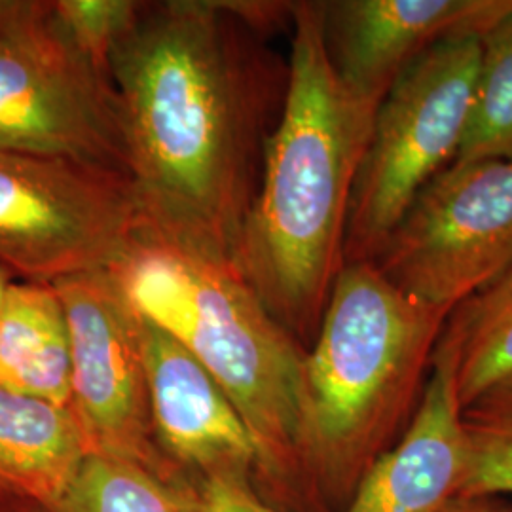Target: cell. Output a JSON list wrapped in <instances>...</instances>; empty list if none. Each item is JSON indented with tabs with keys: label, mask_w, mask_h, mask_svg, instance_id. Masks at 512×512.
Wrapping results in <instances>:
<instances>
[{
	"label": "cell",
	"mask_w": 512,
	"mask_h": 512,
	"mask_svg": "<svg viewBox=\"0 0 512 512\" xmlns=\"http://www.w3.org/2000/svg\"><path fill=\"white\" fill-rule=\"evenodd\" d=\"M256 35L236 2H145L109 61L145 226L232 262L289 76Z\"/></svg>",
	"instance_id": "6da1fadb"
},
{
	"label": "cell",
	"mask_w": 512,
	"mask_h": 512,
	"mask_svg": "<svg viewBox=\"0 0 512 512\" xmlns=\"http://www.w3.org/2000/svg\"><path fill=\"white\" fill-rule=\"evenodd\" d=\"M291 27L285 99L234 264L275 321L308 349L346 266L349 207L380 103L338 78L321 2H294Z\"/></svg>",
	"instance_id": "7a4b0ae2"
},
{
	"label": "cell",
	"mask_w": 512,
	"mask_h": 512,
	"mask_svg": "<svg viewBox=\"0 0 512 512\" xmlns=\"http://www.w3.org/2000/svg\"><path fill=\"white\" fill-rule=\"evenodd\" d=\"M448 315L404 296L374 262L342 268L302 363L296 499L346 507L414 418Z\"/></svg>",
	"instance_id": "3957f363"
},
{
	"label": "cell",
	"mask_w": 512,
	"mask_h": 512,
	"mask_svg": "<svg viewBox=\"0 0 512 512\" xmlns=\"http://www.w3.org/2000/svg\"><path fill=\"white\" fill-rule=\"evenodd\" d=\"M109 272L131 308L175 338L236 406L258 450L256 478L296 501L294 440L306 349L232 260L186 249L147 226Z\"/></svg>",
	"instance_id": "277c9868"
},
{
	"label": "cell",
	"mask_w": 512,
	"mask_h": 512,
	"mask_svg": "<svg viewBox=\"0 0 512 512\" xmlns=\"http://www.w3.org/2000/svg\"><path fill=\"white\" fill-rule=\"evenodd\" d=\"M478 57L480 38L446 40L385 93L351 198L346 264L374 262L421 190L458 158Z\"/></svg>",
	"instance_id": "5b68a950"
},
{
	"label": "cell",
	"mask_w": 512,
	"mask_h": 512,
	"mask_svg": "<svg viewBox=\"0 0 512 512\" xmlns=\"http://www.w3.org/2000/svg\"><path fill=\"white\" fill-rule=\"evenodd\" d=\"M0 147L126 173L110 74L65 35L54 2L0 0Z\"/></svg>",
	"instance_id": "8992f818"
},
{
	"label": "cell",
	"mask_w": 512,
	"mask_h": 512,
	"mask_svg": "<svg viewBox=\"0 0 512 512\" xmlns=\"http://www.w3.org/2000/svg\"><path fill=\"white\" fill-rule=\"evenodd\" d=\"M143 228L126 173L0 147V268L14 279L109 270Z\"/></svg>",
	"instance_id": "52a82bcc"
},
{
	"label": "cell",
	"mask_w": 512,
	"mask_h": 512,
	"mask_svg": "<svg viewBox=\"0 0 512 512\" xmlns=\"http://www.w3.org/2000/svg\"><path fill=\"white\" fill-rule=\"evenodd\" d=\"M511 260L512 160H480L427 184L374 264L404 296L452 311Z\"/></svg>",
	"instance_id": "ba28073f"
},
{
	"label": "cell",
	"mask_w": 512,
	"mask_h": 512,
	"mask_svg": "<svg viewBox=\"0 0 512 512\" xmlns=\"http://www.w3.org/2000/svg\"><path fill=\"white\" fill-rule=\"evenodd\" d=\"M54 285L69 325V410L90 454L171 469L154 439L137 311L109 270Z\"/></svg>",
	"instance_id": "9c48e42d"
},
{
	"label": "cell",
	"mask_w": 512,
	"mask_h": 512,
	"mask_svg": "<svg viewBox=\"0 0 512 512\" xmlns=\"http://www.w3.org/2000/svg\"><path fill=\"white\" fill-rule=\"evenodd\" d=\"M321 14L338 78L380 103L421 55L452 38L484 37L512 14V0H330Z\"/></svg>",
	"instance_id": "30bf717a"
},
{
	"label": "cell",
	"mask_w": 512,
	"mask_h": 512,
	"mask_svg": "<svg viewBox=\"0 0 512 512\" xmlns=\"http://www.w3.org/2000/svg\"><path fill=\"white\" fill-rule=\"evenodd\" d=\"M139 315V313H137ZM154 439L162 454L205 478L253 480L255 440L215 378L167 332L139 315Z\"/></svg>",
	"instance_id": "8fae6325"
},
{
	"label": "cell",
	"mask_w": 512,
	"mask_h": 512,
	"mask_svg": "<svg viewBox=\"0 0 512 512\" xmlns=\"http://www.w3.org/2000/svg\"><path fill=\"white\" fill-rule=\"evenodd\" d=\"M463 410L450 365L433 355L429 380L403 437L366 473L340 512H440L458 495Z\"/></svg>",
	"instance_id": "7c38bea8"
},
{
	"label": "cell",
	"mask_w": 512,
	"mask_h": 512,
	"mask_svg": "<svg viewBox=\"0 0 512 512\" xmlns=\"http://www.w3.org/2000/svg\"><path fill=\"white\" fill-rule=\"evenodd\" d=\"M88 456L69 406L0 385V495L50 511Z\"/></svg>",
	"instance_id": "4fadbf2b"
},
{
	"label": "cell",
	"mask_w": 512,
	"mask_h": 512,
	"mask_svg": "<svg viewBox=\"0 0 512 512\" xmlns=\"http://www.w3.org/2000/svg\"><path fill=\"white\" fill-rule=\"evenodd\" d=\"M0 385L69 406V325L54 283H8L0 304Z\"/></svg>",
	"instance_id": "5bb4252c"
},
{
	"label": "cell",
	"mask_w": 512,
	"mask_h": 512,
	"mask_svg": "<svg viewBox=\"0 0 512 512\" xmlns=\"http://www.w3.org/2000/svg\"><path fill=\"white\" fill-rule=\"evenodd\" d=\"M435 355L452 368L461 410L494 385L511 380L512 260L450 311Z\"/></svg>",
	"instance_id": "9a60e30c"
},
{
	"label": "cell",
	"mask_w": 512,
	"mask_h": 512,
	"mask_svg": "<svg viewBox=\"0 0 512 512\" xmlns=\"http://www.w3.org/2000/svg\"><path fill=\"white\" fill-rule=\"evenodd\" d=\"M35 511L203 512V505L200 492L173 469L90 454L61 501L50 511Z\"/></svg>",
	"instance_id": "2e32d148"
},
{
	"label": "cell",
	"mask_w": 512,
	"mask_h": 512,
	"mask_svg": "<svg viewBox=\"0 0 512 512\" xmlns=\"http://www.w3.org/2000/svg\"><path fill=\"white\" fill-rule=\"evenodd\" d=\"M512 160V14L480 38L471 118L454 164Z\"/></svg>",
	"instance_id": "e0dca14e"
},
{
	"label": "cell",
	"mask_w": 512,
	"mask_h": 512,
	"mask_svg": "<svg viewBox=\"0 0 512 512\" xmlns=\"http://www.w3.org/2000/svg\"><path fill=\"white\" fill-rule=\"evenodd\" d=\"M461 423L465 458L458 495H512V378L469 404Z\"/></svg>",
	"instance_id": "ac0fdd59"
},
{
	"label": "cell",
	"mask_w": 512,
	"mask_h": 512,
	"mask_svg": "<svg viewBox=\"0 0 512 512\" xmlns=\"http://www.w3.org/2000/svg\"><path fill=\"white\" fill-rule=\"evenodd\" d=\"M145 2L135 0H54L57 23L95 67L109 73L112 52L126 38Z\"/></svg>",
	"instance_id": "d6986e66"
},
{
	"label": "cell",
	"mask_w": 512,
	"mask_h": 512,
	"mask_svg": "<svg viewBox=\"0 0 512 512\" xmlns=\"http://www.w3.org/2000/svg\"><path fill=\"white\" fill-rule=\"evenodd\" d=\"M198 492L203 512H285L258 497L253 482L243 478H205Z\"/></svg>",
	"instance_id": "ffe728a7"
},
{
	"label": "cell",
	"mask_w": 512,
	"mask_h": 512,
	"mask_svg": "<svg viewBox=\"0 0 512 512\" xmlns=\"http://www.w3.org/2000/svg\"><path fill=\"white\" fill-rule=\"evenodd\" d=\"M440 512H512V503L505 497L478 495V497H461L456 495Z\"/></svg>",
	"instance_id": "44dd1931"
},
{
	"label": "cell",
	"mask_w": 512,
	"mask_h": 512,
	"mask_svg": "<svg viewBox=\"0 0 512 512\" xmlns=\"http://www.w3.org/2000/svg\"><path fill=\"white\" fill-rule=\"evenodd\" d=\"M14 277L8 274V272H4L2 268H0V304H2V298H4V293H6V287H8V283L12 281Z\"/></svg>",
	"instance_id": "7402d4cb"
}]
</instances>
